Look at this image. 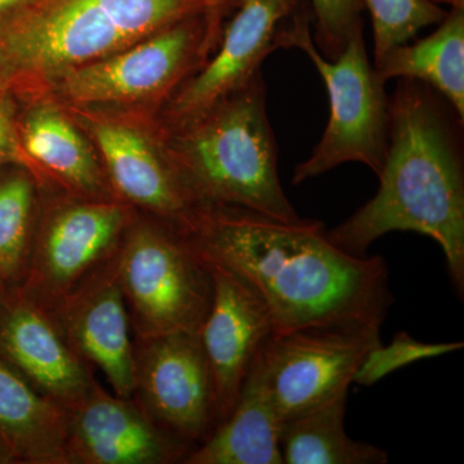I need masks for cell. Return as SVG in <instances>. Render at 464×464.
I'll list each match as a JSON object with an SVG mask.
<instances>
[{"instance_id": "cell-8", "label": "cell", "mask_w": 464, "mask_h": 464, "mask_svg": "<svg viewBox=\"0 0 464 464\" xmlns=\"http://www.w3.org/2000/svg\"><path fill=\"white\" fill-rule=\"evenodd\" d=\"M381 329L314 328L274 334L255 371L284 422L348 392Z\"/></svg>"}, {"instance_id": "cell-1", "label": "cell", "mask_w": 464, "mask_h": 464, "mask_svg": "<svg viewBox=\"0 0 464 464\" xmlns=\"http://www.w3.org/2000/svg\"><path fill=\"white\" fill-rule=\"evenodd\" d=\"M203 257L258 293L274 334L314 328L381 329L393 304L387 262L335 246L316 219L286 224L243 208H197L186 231Z\"/></svg>"}, {"instance_id": "cell-14", "label": "cell", "mask_w": 464, "mask_h": 464, "mask_svg": "<svg viewBox=\"0 0 464 464\" xmlns=\"http://www.w3.org/2000/svg\"><path fill=\"white\" fill-rule=\"evenodd\" d=\"M128 210L115 200L88 199L54 210L33 258L36 299L57 304L115 248L128 227Z\"/></svg>"}, {"instance_id": "cell-28", "label": "cell", "mask_w": 464, "mask_h": 464, "mask_svg": "<svg viewBox=\"0 0 464 464\" xmlns=\"http://www.w3.org/2000/svg\"><path fill=\"white\" fill-rule=\"evenodd\" d=\"M215 2L217 3V5H222V3H225L226 0H215Z\"/></svg>"}, {"instance_id": "cell-3", "label": "cell", "mask_w": 464, "mask_h": 464, "mask_svg": "<svg viewBox=\"0 0 464 464\" xmlns=\"http://www.w3.org/2000/svg\"><path fill=\"white\" fill-rule=\"evenodd\" d=\"M164 148L197 207H237L286 224L304 221L277 173L264 74L200 114L168 125Z\"/></svg>"}, {"instance_id": "cell-25", "label": "cell", "mask_w": 464, "mask_h": 464, "mask_svg": "<svg viewBox=\"0 0 464 464\" xmlns=\"http://www.w3.org/2000/svg\"><path fill=\"white\" fill-rule=\"evenodd\" d=\"M317 50L328 60H334L346 48L348 39L364 27L362 0H308Z\"/></svg>"}, {"instance_id": "cell-11", "label": "cell", "mask_w": 464, "mask_h": 464, "mask_svg": "<svg viewBox=\"0 0 464 464\" xmlns=\"http://www.w3.org/2000/svg\"><path fill=\"white\" fill-rule=\"evenodd\" d=\"M206 261L213 290L199 338L215 390L217 427L237 404L274 328L265 302L243 277L215 261Z\"/></svg>"}, {"instance_id": "cell-5", "label": "cell", "mask_w": 464, "mask_h": 464, "mask_svg": "<svg viewBox=\"0 0 464 464\" xmlns=\"http://www.w3.org/2000/svg\"><path fill=\"white\" fill-rule=\"evenodd\" d=\"M308 0L289 17L280 34V48H298L313 61L331 103V118L322 140L293 173L298 185L344 163H362L380 176L389 148L390 97L366 53L364 27L348 39L346 48L328 60L311 34Z\"/></svg>"}, {"instance_id": "cell-9", "label": "cell", "mask_w": 464, "mask_h": 464, "mask_svg": "<svg viewBox=\"0 0 464 464\" xmlns=\"http://www.w3.org/2000/svg\"><path fill=\"white\" fill-rule=\"evenodd\" d=\"M141 342L134 392L145 405L142 411L179 441L201 444L217 422L215 390L199 333H169Z\"/></svg>"}, {"instance_id": "cell-12", "label": "cell", "mask_w": 464, "mask_h": 464, "mask_svg": "<svg viewBox=\"0 0 464 464\" xmlns=\"http://www.w3.org/2000/svg\"><path fill=\"white\" fill-rule=\"evenodd\" d=\"M74 109L82 127L96 143L112 188L128 203L188 230L198 207L164 143L124 119Z\"/></svg>"}, {"instance_id": "cell-6", "label": "cell", "mask_w": 464, "mask_h": 464, "mask_svg": "<svg viewBox=\"0 0 464 464\" xmlns=\"http://www.w3.org/2000/svg\"><path fill=\"white\" fill-rule=\"evenodd\" d=\"M225 3L173 24L125 50L70 70L42 93L76 109L170 100L215 51Z\"/></svg>"}, {"instance_id": "cell-10", "label": "cell", "mask_w": 464, "mask_h": 464, "mask_svg": "<svg viewBox=\"0 0 464 464\" xmlns=\"http://www.w3.org/2000/svg\"><path fill=\"white\" fill-rule=\"evenodd\" d=\"M306 0H226L227 23L222 21L215 51L207 63L168 101V125L200 114L217 101L262 74V63L280 48L289 17Z\"/></svg>"}, {"instance_id": "cell-19", "label": "cell", "mask_w": 464, "mask_h": 464, "mask_svg": "<svg viewBox=\"0 0 464 464\" xmlns=\"http://www.w3.org/2000/svg\"><path fill=\"white\" fill-rule=\"evenodd\" d=\"M282 427L283 420L253 369L231 413L183 463L284 464Z\"/></svg>"}, {"instance_id": "cell-21", "label": "cell", "mask_w": 464, "mask_h": 464, "mask_svg": "<svg viewBox=\"0 0 464 464\" xmlns=\"http://www.w3.org/2000/svg\"><path fill=\"white\" fill-rule=\"evenodd\" d=\"M348 392L283 423L280 448L284 464H386L389 454L356 441L344 427Z\"/></svg>"}, {"instance_id": "cell-2", "label": "cell", "mask_w": 464, "mask_h": 464, "mask_svg": "<svg viewBox=\"0 0 464 464\" xmlns=\"http://www.w3.org/2000/svg\"><path fill=\"white\" fill-rule=\"evenodd\" d=\"M462 121L429 85L399 79L390 97L389 148L373 199L326 231L355 256L383 235L411 231L441 246L458 295H464Z\"/></svg>"}, {"instance_id": "cell-27", "label": "cell", "mask_w": 464, "mask_h": 464, "mask_svg": "<svg viewBox=\"0 0 464 464\" xmlns=\"http://www.w3.org/2000/svg\"><path fill=\"white\" fill-rule=\"evenodd\" d=\"M35 2L36 0H0V23L14 16Z\"/></svg>"}, {"instance_id": "cell-17", "label": "cell", "mask_w": 464, "mask_h": 464, "mask_svg": "<svg viewBox=\"0 0 464 464\" xmlns=\"http://www.w3.org/2000/svg\"><path fill=\"white\" fill-rule=\"evenodd\" d=\"M18 137L27 160L93 200L109 199L106 174L92 146L54 101L34 103L18 121Z\"/></svg>"}, {"instance_id": "cell-7", "label": "cell", "mask_w": 464, "mask_h": 464, "mask_svg": "<svg viewBox=\"0 0 464 464\" xmlns=\"http://www.w3.org/2000/svg\"><path fill=\"white\" fill-rule=\"evenodd\" d=\"M116 256L119 282L142 338L199 333L212 301V276L185 231L139 226Z\"/></svg>"}, {"instance_id": "cell-15", "label": "cell", "mask_w": 464, "mask_h": 464, "mask_svg": "<svg viewBox=\"0 0 464 464\" xmlns=\"http://www.w3.org/2000/svg\"><path fill=\"white\" fill-rule=\"evenodd\" d=\"M53 307L75 353L102 372L115 395L132 398L136 350L115 259L85 277Z\"/></svg>"}, {"instance_id": "cell-22", "label": "cell", "mask_w": 464, "mask_h": 464, "mask_svg": "<svg viewBox=\"0 0 464 464\" xmlns=\"http://www.w3.org/2000/svg\"><path fill=\"white\" fill-rule=\"evenodd\" d=\"M35 186L24 170L0 177V275L20 273L29 255Z\"/></svg>"}, {"instance_id": "cell-13", "label": "cell", "mask_w": 464, "mask_h": 464, "mask_svg": "<svg viewBox=\"0 0 464 464\" xmlns=\"http://www.w3.org/2000/svg\"><path fill=\"white\" fill-rule=\"evenodd\" d=\"M67 462L160 464L185 459L192 449L161 430L130 399L109 395L96 383L65 408Z\"/></svg>"}, {"instance_id": "cell-4", "label": "cell", "mask_w": 464, "mask_h": 464, "mask_svg": "<svg viewBox=\"0 0 464 464\" xmlns=\"http://www.w3.org/2000/svg\"><path fill=\"white\" fill-rule=\"evenodd\" d=\"M215 5V0H36L0 23V81L42 92L70 70Z\"/></svg>"}, {"instance_id": "cell-26", "label": "cell", "mask_w": 464, "mask_h": 464, "mask_svg": "<svg viewBox=\"0 0 464 464\" xmlns=\"http://www.w3.org/2000/svg\"><path fill=\"white\" fill-rule=\"evenodd\" d=\"M27 164L18 137V121L5 84L0 81V167Z\"/></svg>"}, {"instance_id": "cell-24", "label": "cell", "mask_w": 464, "mask_h": 464, "mask_svg": "<svg viewBox=\"0 0 464 464\" xmlns=\"http://www.w3.org/2000/svg\"><path fill=\"white\" fill-rule=\"evenodd\" d=\"M463 346V342L423 343L414 340L408 333H398L389 346L378 344L366 355L353 382L366 387L373 386L382 378L411 362L456 353Z\"/></svg>"}, {"instance_id": "cell-18", "label": "cell", "mask_w": 464, "mask_h": 464, "mask_svg": "<svg viewBox=\"0 0 464 464\" xmlns=\"http://www.w3.org/2000/svg\"><path fill=\"white\" fill-rule=\"evenodd\" d=\"M449 3L438 29L411 44L392 48L374 70L382 83L391 79H413L438 92L464 123V0Z\"/></svg>"}, {"instance_id": "cell-20", "label": "cell", "mask_w": 464, "mask_h": 464, "mask_svg": "<svg viewBox=\"0 0 464 464\" xmlns=\"http://www.w3.org/2000/svg\"><path fill=\"white\" fill-rule=\"evenodd\" d=\"M0 435L34 463H67L66 413L0 362Z\"/></svg>"}, {"instance_id": "cell-23", "label": "cell", "mask_w": 464, "mask_h": 464, "mask_svg": "<svg viewBox=\"0 0 464 464\" xmlns=\"http://www.w3.org/2000/svg\"><path fill=\"white\" fill-rule=\"evenodd\" d=\"M373 23L374 63L392 48L413 41L424 27L441 23L447 11L435 0H362Z\"/></svg>"}, {"instance_id": "cell-16", "label": "cell", "mask_w": 464, "mask_h": 464, "mask_svg": "<svg viewBox=\"0 0 464 464\" xmlns=\"http://www.w3.org/2000/svg\"><path fill=\"white\" fill-rule=\"evenodd\" d=\"M0 351L34 389L63 409L84 398L94 381L58 320L35 299L9 308L0 322Z\"/></svg>"}]
</instances>
